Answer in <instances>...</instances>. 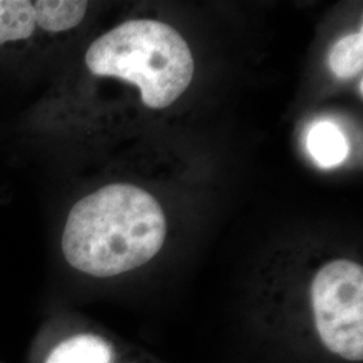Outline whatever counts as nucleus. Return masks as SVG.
I'll return each instance as SVG.
<instances>
[{
	"label": "nucleus",
	"instance_id": "obj_1",
	"mask_svg": "<svg viewBox=\"0 0 363 363\" xmlns=\"http://www.w3.org/2000/svg\"><path fill=\"white\" fill-rule=\"evenodd\" d=\"M163 208L130 183H109L76 201L66 216L61 247L67 264L94 277L130 272L162 249Z\"/></svg>",
	"mask_w": 363,
	"mask_h": 363
},
{
	"label": "nucleus",
	"instance_id": "obj_2",
	"mask_svg": "<svg viewBox=\"0 0 363 363\" xmlns=\"http://www.w3.org/2000/svg\"><path fill=\"white\" fill-rule=\"evenodd\" d=\"M82 67L88 81L135 85L145 106L163 109L190 86L194 58L174 27L152 19H130L91 40Z\"/></svg>",
	"mask_w": 363,
	"mask_h": 363
},
{
	"label": "nucleus",
	"instance_id": "obj_3",
	"mask_svg": "<svg viewBox=\"0 0 363 363\" xmlns=\"http://www.w3.org/2000/svg\"><path fill=\"white\" fill-rule=\"evenodd\" d=\"M89 7L85 0H0V61L35 70L52 43L85 22Z\"/></svg>",
	"mask_w": 363,
	"mask_h": 363
},
{
	"label": "nucleus",
	"instance_id": "obj_4",
	"mask_svg": "<svg viewBox=\"0 0 363 363\" xmlns=\"http://www.w3.org/2000/svg\"><path fill=\"white\" fill-rule=\"evenodd\" d=\"M312 308L325 347L342 358L363 359V268L350 259L327 262L315 274Z\"/></svg>",
	"mask_w": 363,
	"mask_h": 363
},
{
	"label": "nucleus",
	"instance_id": "obj_5",
	"mask_svg": "<svg viewBox=\"0 0 363 363\" xmlns=\"http://www.w3.org/2000/svg\"><path fill=\"white\" fill-rule=\"evenodd\" d=\"M113 351L103 337L82 334L69 337L50 352L46 363H112Z\"/></svg>",
	"mask_w": 363,
	"mask_h": 363
},
{
	"label": "nucleus",
	"instance_id": "obj_6",
	"mask_svg": "<svg viewBox=\"0 0 363 363\" xmlns=\"http://www.w3.org/2000/svg\"><path fill=\"white\" fill-rule=\"evenodd\" d=\"M307 147L312 157L323 167L337 166L349 154V143L342 130L327 121L312 127L307 138Z\"/></svg>",
	"mask_w": 363,
	"mask_h": 363
},
{
	"label": "nucleus",
	"instance_id": "obj_7",
	"mask_svg": "<svg viewBox=\"0 0 363 363\" xmlns=\"http://www.w3.org/2000/svg\"><path fill=\"white\" fill-rule=\"evenodd\" d=\"M328 65L337 77H355L362 72L363 30L339 39L328 57Z\"/></svg>",
	"mask_w": 363,
	"mask_h": 363
}]
</instances>
